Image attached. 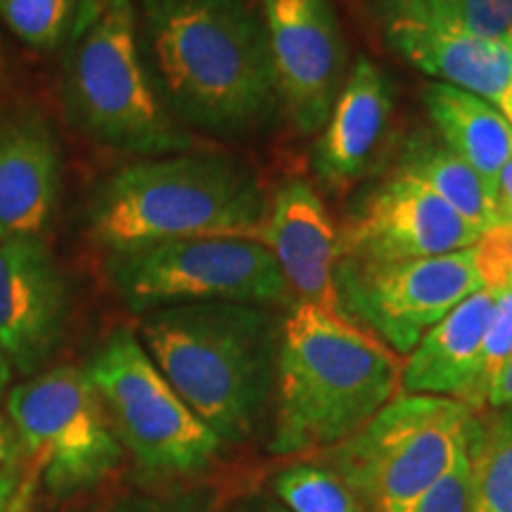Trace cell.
Here are the masks:
<instances>
[{"mask_svg":"<svg viewBox=\"0 0 512 512\" xmlns=\"http://www.w3.org/2000/svg\"><path fill=\"white\" fill-rule=\"evenodd\" d=\"M494 211H496V226L512 228V159L503 166L501 176H498L496 181Z\"/></svg>","mask_w":512,"mask_h":512,"instance_id":"obj_27","label":"cell"},{"mask_svg":"<svg viewBox=\"0 0 512 512\" xmlns=\"http://www.w3.org/2000/svg\"><path fill=\"white\" fill-rule=\"evenodd\" d=\"M392 107L394 91L387 74L368 57H358L313 147V169L320 181L344 188L368 169Z\"/></svg>","mask_w":512,"mask_h":512,"instance_id":"obj_16","label":"cell"},{"mask_svg":"<svg viewBox=\"0 0 512 512\" xmlns=\"http://www.w3.org/2000/svg\"><path fill=\"white\" fill-rule=\"evenodd\" d=\"M394 171L427 185L482 233L496 226L494 197L482 176L432 133H413L401 145Z\"/></svg>","mask_w":512,"mask_h":512,"instance_id":"obj_20","label":"cell"},{"mask_svg":"<svg viewBox=\"0 0 512 512\" xmlns=\"http://www.w3.org/2000/svg\"><path fill=\"white\" fill-rule=\"evenodd\" d=\"M140 22L171 117L242 138L280 110L266 29L249 0H140Z\"/></svg>","mask_w":512,"mask_h":512,"instance_id":"obj_1","label":"cell"},{"mask_svg":"<svg viewBox=\"0 0 512 512\" xmlns=\"http://www.w3.org/2000/svg\"><path fill=\"white\" fill-rule=\"evenodd\" d=\"M64 105L81 133L126 155L150 159L192 147L147 72L133 0L83 3L64 60Z\"/></svg>","mask_w":512,"mask_h":512,"instance_id":"obj_5","label":"cell"},{"mask_svg":"<svg viewBox=\"0 0 512 512\" xmlns=\"http://www.w3.org/2000/svg\"><path fill=\"white\" fill-rule=\"evenodd\" d=\"M76 0H0V19L31 48L53 50L72 22Z\"/></svg>","mask_w":512,"mask_h":512,"instance_id":"obj_24","label":"cell"},{"mask_svg":"<svg viewBox=\"0 0 512 512\" xmlns=\"http://www.w3.org/2000/svg\"><path fill=\"white\" fill-rule=\"evenodd\" d=\"M472 508V470L467 444L456 453L444 475L430 486L415 512H470Z\"/></svg>","mask_w":512,"mask_h":512,"instance_id":"obj_25","label":"cell"},{"mask_svg":"<svg viewBox=\"0 0 512 512\" xmlns=\"http://www.w3.org/2000/svg\"><path fill=\"white\" fill-rule=\"evenodd\" d=\"M280 330L268 306L207 302L143 313L138 339L221 444L240 446L273 411Z\"/></svg>","mask_w":512,"mask_h":512,"instance_id":"obj_2","label":"cell"},{"mask_svg":"<svg viewBox=\"0 0 512 512\" xmlns=\"http://www.w3.org/2000/svg\"><path fill=\"white\" fill-rule=\"evenodd\" d=\"M19 475L15 470H0V512H12L19 501Z\"/></svg>","mask_w":512,"mask_h":512,"instance_id":"obj_29","label":"cell"},{"mask_svg":"<svg viewBox=\"0 0 512 512\" xmlns=\"http://www.w3.org/2000/svg\"><path fill=\"white\" fill-rule=\"evenodd\" d=\"M72 294L41 238L0 240V351L36 375L62 344Z\"/></svg>","mask_w":512,"mask_h":512,"instance_id":"obj_13","label":"cell"},{"mask_svg":"<svg viewBox=\"0 0 512 512\" xmlns=\"http://www.w3.org/2000/svg\"><path fill=\"white\" fill-rule=\"evenodd\" d=\"M467 451L472 470L470 512H512V411H475Z\"/></svg>","mask_w":512,"mask_h":512,"instance_id":"obj_22","label":"cell"},{"mask_svg":"<svg viewBox=\"0 0 512 512\" xmlns=\"http://www.w3.org/2000/svg\"><path fill=\"white\" fill-rule=\"evenodd\" d=\"M472 415L463 401L401 394L356 437L330 448V470L363 512H415L467 444Z\"/></svg>","mask_w":512,"mask_h":512,"instance_id":"obj_6","label":"cell"},{"mask_svg":"<svg viewBox=\"0 0 512 512\" xmlns=\"http://www.w3.org/2000/svg\"><path fill=\"white\" fill-rule=\"evenodd\" d=\"M280 107L304 136L320 133L349 79L332 0H259Z\"/></svg>","mask_w":512,"mask_h":512,"instance_id":"obj_11","label":"cell"},{"mask_svg":"<svg viewBox=\"0 0 512 512\" xmlns=\"http://www.w3.org/2000/svg\"><path fill=\"white\" fill-rule=\"evenodd\" d=\"M112 512H214L207 498L200 494H178L159 498H128Z\"/></svg>","mask_w":512,"mask_h":512,"instance_id":"obj_26","label":"cell"},{"mask_svg":"<svg viewBox=\"0 0 512 512\" xmlns=\"http://www.w3.org/2000/svg\"><path fill=\"white\" fill-rule=\"evenodd\" d=\"M422 100L441 143L482 176L494 197L498 176L512 159V126L496 105L446 83H427Z\"/></svg>","mask_w":512,"mask_h":512,"instance_id":"obj_19","label":"cell"},{"mask_svg":"<svg viewBox=\"0 0 512 512\" xmlns=\"http://www.w3.org/2000/svg\"><path fill=\"white\" fill-rule=\"evenodd\" d=\"M107 278L121 302L140 316L207 302L292 309L273 254L252 238H188L110 254Z\"/></svg>","mask_w":512,"mask_h":512,"instance_id":"obj_8","label":"cell"},{"mask_svg":"<svg viewBox=\"0 0 512 512\" xmlns=\"http://www.w3.org/2000/svg\"><path fill=\"white\" fill-rule=\"evenodd\" d=\"M335 285L344 318L375 335L396 356H408L448 311L482 290L484 280L472 245L399 264L337 259Z\"/></svg>","mask_w":512,"mask_h":512,"instance_id":"obj_10","label":"cell"},{"mask_svg":"<svg viewBox=\"0 0 512 512\" xmlns=\"http://www.w3.org/2000/svg\"><path fill=\"white\" fill-rule=\"evenodd\" d=\"M5 411L50 494L93 489L124 460V446L86 368L55 366L29 375L10 389Z\"/></svg>","mask_w":512,"mask_h":512,"instance_id":"obj_9","label":"cell"},{"mask_svg":"<svg viewBox=\"0 0 512 512\" xmlns=\"http://www.w3.org/2000/svg\"><path fill=\"white\" fill-rule=\"evenodd\" d=\"M382 41L437 83L460 88L491 105H496L512 83V34L403 27L384 34Z\"/></svg>","mask_w":512,"mask_h":512,"instance_id":"obj_18","label":"cell"},{"mask_svg":"<svg viewBox=\"0 0 512 512\" xmlns=\"http://www.w3.org/2000/svg\"><path fill=\"white\" fill-rule=\"evenodd\" d=\"M380 36L403 27L465 29L475 34H512V0H356Z\"/></svg>","mask_w":512,"mask_h":512,"instance_id":"obj_21","label":"cell"},{"mask_svg":"<svg viewBox=\"0 0 512 512\" xmlns=\"http://www.w3.org/2000/svg\"><path fill=\"white\" fill-rule=\"evenodd\" d=\"M10 377H12V366H10L8 358H5L3 351H0V399H3L5 389H8Z\"/></svg>","mask_w":512,"mask_h":512,"instance_id":"obj_32","label":"cell"},{"mask_svg":"<svg viewBox=\"0 0 512 512\" xmlns=\"http://www.w3.org/2000/svg\"><path fill=\"white\" fill-rule=\"evenodd\" d=\"M261 242L283 273L292 306L311 304L339 313L337 228L311 183L287 178L278 185L268 200Z\"/></svg>","mask_w":512,"mask_h":512,"instance_id":"obj_15","label":"cell"},{"mask_svg":"<svg viewBox=\"0 0 512 512\" xmlns=\"http://www.w3.org/2000/svg\"><path fill=\"white\" fill-rule=\"evenodd\" d=\"M86 373L121 446L145 472L195 475L219 456V437L176 394L133 330H112Z\"/></svg>","mask_w":512,"mask_h":512,"instance_id":"obj_7","label":"cell"},{"mask_svg":"<svg viewBox=\"0 0 512 512\" xmlns=\"http://www.w3.org/2000/svg\"><path fill=\"white\" fill-rule=\"evenodd\" d=\"M484 408H508V411H512V354L503 363V368L498 370L494 382H491Z\"/></svg>","mask_w":512,"mask_h":512,"instance_id":"obj_28","label":"cell"},{"mask_svg":"<svg viewBox=\"0 0 512 512\" xmlns=\"http://www.w3.org/2000/svg\"><path fill=\"white\" fill-rule=\"evenodd\" d=\"M399 356L342 313L294 304L283 318L271 453L330 451L401 389Z\"/></svg>","mask_w":512,"mask_h":512,"instance_id":"obj_3","label":"cell"},{"mask_svg":"<svg viewBox=\"0 0 512 512\" xmlns=\"http://www.w3.org/2000/svg\"><path fill=\"white\" fill-rule=\"evenodd\" d=\"M482 238L415 178L392 171L358 200L337 230V259L399 264L460 252Z\"/></svg>","mask_w":512,"mask_h":512,"instance_id":"obj_12","label":"cell"},{"mask_svg":"<svg viewBox=\"0 0 512 512\" xmlns=\"http://www.w3.org/2000/svg\"><path fill=\"white\" fill-rule=\"evenodd\" d=\"M275 498L290 512H363L354 491L330 467L297 463L273 482Z\"/></svg>","mask_w":512,"mask_h":512,"instance_id":"obj_23","label":"cell"},{"mask_svg":"<svg viewBox=\"0 0 512 512\" xmlns=\"http://www.w3.org/2000/svg\"><path fill=\"white\" fill-rule=\"evenodd\" d=\"M233 512H290L285 508L278 498H252V501H245L242 505H238Z\"/></svg>","mask_w":512,"mask_h":512,"instance_id":"obj_30","label":"cell"},{"mask_svg":"<svg viewBox=\"0 0 512 512\" xmlns=\"http://www.w3.org/2000/svg\"><path fill=\"white\" fill-rule=\"evenodd\" d=\"M491 311L494 292L482 287L427 330L401 366L403 394L446 396L470 406Z\"/></svg>","mask_w":512,"mask_h":512,"instance_id":"obj_17","label":"cell"},{"mask_svg":"<svg viewBox=\"0 0 512 512\" xmlns=\"http://www.w3.org/2000/svg\"><path fill=\"white\" fill-rule=\"evenodd\" d=\"M62 190V152L34 105L0 107V240L41 238Z\"/></svg>","mask_w":512,"mask_h":512,"instance_id":"obj_14","label":"cell"},{"mask_svg":"<svg viewBox=\"0 0 512 512\" xmlns=\"http://www.w3.org/2000/svg\"><path fill=\"white\" fill-rule=\"evenodd\" d=\"M8 458V439H5V434L0 432V463Z\"/></svg>","mask_w":512,"mask_h":512,"instance_id":"obj_33","label":"cell"},{"mask_svg":"<svg viewBox=\"0 0 512 512\" xmlns=\"http://www.w3.org/2000/svg\"><path fill=\"white\" fill-rule=\"evenodd\" d=\"M496 110L501 112L503 117H505V121H508V124L512 126V83H510L508 88H505V93L501 95V98H498Z\"/></svg>","mask_w":512,"mask_h":512,"instance_id":"obj_31","label":"cell"},{"mask_svg":"<svg viewBox=\"0 0 512 512\" xmlns=\"http://www.w3.org/2000/svg\"><path fill=\"white\" fill-rule=\"evenodd\" d=\"M268 200L254 171L214 152L150 157L114 171L88 207V235L107 254L188 238L261 242Z\"/></svg>","mask_w":512,"mask_h":512,"instance_id":"obj_4","label":"cell"}]
</instances>
